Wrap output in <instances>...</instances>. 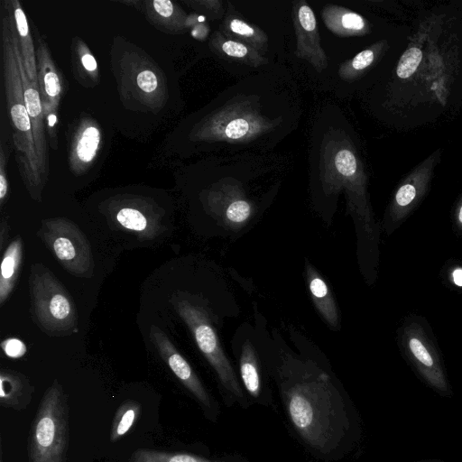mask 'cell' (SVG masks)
Listing matches in <instances>:
<instances>
[{
  "label": "cell",
  "instance_id": "obj_20",
  "mask_svg": "<svg viewBox=\"0 0 462 462\" xmlns=\"http://www.w3.org/2000/svg\"><path fill=\"white\" fill-rule=\"evenodd\" d=\"M422 59V52L417 47L407 49L402 55L397 68L396 75L402 79L410 78L418 69Z\"/></svg>",
  "mask_w": 462,
  "mask_h": 462
},
{
  "label": "cell",
  "instance_id": "obj_28",
  "mask_svg": "<svg viewBox=\"0 0 462 462\" xmlns=\"http://www.w3.org/2000/svg\"><path fill=\"white\" fill-rule=\"evenodd\" d=\"M222 50L226 55L236 58H243L248 52V49L245 45L235 41L225 42L222 44Z\"/></svg>",
  "mask_w": 462,
  "mask_h": 462
},
{
  "label": "cell",
  "instance_id": "obj_19",
  "mask_svg": "<svg viewBox=\"0 0 462 462\" xmlns=\"http://www.w3.org/2000/svg\"><path fill=\"white\" fill-rule=\"evenodd\" d=\"M252 212L250 203L244 199H236L226 206L224 217L229 226L240 227L251 217Z\"/></svg>",
  "mask_w": 462,
  "mask_h": 462
},
{
  "label": "cell",
  "instance_id": "obj_6",
  "mask_svg": "<svg viewBox=\"0 0 462 462\" xmlns=\"http://www.w3.org/2000/svg\"><path fill=\"white\" fill-rule=\"evenodd\" d=\"M38 235L66 271L77 277L92 276L94 258L91 247L75 223L62 217L45 219Z\"/></svg>",
  "mask_w": 462,
  "mask_h": 462
},
{
  "label": "cell",
  "instance_id": "obj_31",
  "mask_svg": "<svg viewBox=\"0 0 462 462\" xmlns=\"http://www.w3.org/2000/svg\"><path fill=\"white\" fill-rule=\"evenodd\" d=\"M230 30L239 35L250 37L254 34V30L244 21L233 19L230 22Z\"/></svg>",
  "mask_w": 462,
  "mask_h": 462
},
{
  "label": "cell",
  "instance_id": "obj_12",
  "mask_svg": "<svg viewBox=\"0 0 462 462\" xmlns=\"http://www.w3.org/2000/svg\"><path fill=\"white\" fill-rule=\"evenodd\" d=\"M239 370L244 387L254 402L262 405L272 403L264 393L257 356L250 342H246L243 346Z\"/></svg>",
  "mask_w": 462,
  "mask_h": 462
},
{
  "label": "cell",
  "instance_id": "obj_2",
  "mask_svg": "<svg viewBox=\"0 0 462 462\" xmlns=\"http://www.w3.org/2000/svg\"><path fill=\"white\" fill-rule=\"evenodd\" d=\"M2 63L6 104L22 175L34 199H40L42 180L31 119L25 106L22 78L14 50L9 14L2 17Z\"/></svg>",
  "mask_w": 462,
  "mask_h": 462
},
{
  "label": "cell",
  "instance_id": "obj_11",
  "mask_svg": "<svg viewBox=\"0 0 462 462\" xmlns=\"http://www.w3.org/2000/svg\"><path fill=\"white\" fill-rule=\"evenodd\" d=\"M101 133L97 124L86 121L78 129L70 151V165L75 172L85 171L100 149Z\"/></svg>",
  "mask_w": 462,
  "mask_h": 462
},
{
  "label": "cell",
  "instance_id": "obj_1",
  "mask_svg": "<svg viewBox=\"0 0 462 462\" xmlns=\"http://www.w3.org/2000/svg\"><path fill=\"white\" fill-rule=\"evenodd\" d=\"M279 389L292 428L310 450L328 457L343 450L356 420L348 401L327 373L307 364H284Z\"/></svg>",
  "mask_w": 462,
  "mask_h": 462
},
{
  "label": "cell",
  "instance_id": "obj_17",
  "mask_svg": "<svg viewBox=\"0 0 462 462\" xmlns=\"http://www.w3.org/2000/svg\"><path fill=\"white\" fill-rule=\"evenodd\" d=\"M141 412L139 402L127 400L116 410L110 431V441L116 442L134 425Z\"/></svg>",
  "mask_w": 462,
  "mask_h": 462
},
{
  "label": "cell",
  "instance_id": "obj_10",
  "mask_svg": "<svg viewBox=\"0 0 462 462\" xmlns=\"http://www.w3.org/2000/svg\"><path fill=\"white\" fill-rule=\"evenodd\" d=\"M38 85L45 116L46 130L51 147L57 148L56 121L57 108L61 95V82L51 57L44 42H41L36 51Z\"/></svg>",
  "mask_w": 462,
  "mask_h": 462
},
{
  "label": "cell",
  "instance_id": "obj_32",
  "mask_svg": "<svg viewBox=\"0 0 462 462\" xmlns=\"http://www.w3.org/2000/svg\"><path fill=\"white\" fill-rule=\"evenodd\" d=\"M152 5L156 13L162 17H169L173 13V4L169 0H155Z\"/></svg>",
  "mask_w": 462,
  "mask_h": 462
},
{
  "label": "cell",
  "instance_id": "obj_27",
  "mask_svg": "<svg viewBox=\"0 0 462 462\" xmlns=\"http://www.w3.org/2000/svg\"><path fill=\"white\" fill-rule=\"evenodd\" d=\"M137 85L144 92L150 93L158 86L157 77L151 70H143L137 76Z\"/></svg>",
  "mask_w": 462,
  "mask_h": 462
},
{
  "label": "cell",
  "instance_id": "obj_36",
  "mask_svg": "<svg viewBox=\"0 0 462 462\" xmlns=\"http://www.w3.org/2000/svg\"><path fill=\"white\" fill-rule=\"evenodd\" d=\"M458 220L459 222L462 224V206L459 209V213H458Z\"/></svg>",
  "mask_w": 462,
  "mask_h": 462
},
{
  "label": "cell",
  "instance_id": "obj_22",
  "mask_svg": "<svg viewBox=\"0 0 462 462\" xmlns=\"http://www.w3.org/2000/svg\"><path fill=\"white\" fill-rule=\"evenodd\" d=\"M409 346L414 357L423 367L431 369L434 367V360L421 341L416 337H411L409 341Z\"/></svg>",
  "mask_w": 462,
  "mask_h": 462
},
{
  "label": "cell",
  "instance_id": "obj_30",
  "mask_svg": "<svg viewBox=\"0 0 462 462\" xmlns=\"http://www.w3.org/2000/svg\"><path fill=\"white\" fill-rule=\"evenodd\" d=\"M5 157L4 148H1V156H0V202L3 205L4 200L8 192V182L5 176Z\"/></svg>",
  "mask_w": 462,
  "mask_h": 462
},
{
  "label": "cell",
  "instance_id": "obj_13",
  "mask_svg": "<svg viewBox=\"0 0 462 462\" xmlns=\"http://www.w3.org/2000/svg\"><path fill=\"white\" fill-rule=\"evenodd\" d=\"M306 274L315 307L330 327L337 328L339 324L337 308L328 284L310 264H306Z\"/></svg>",
  "mask_w": 462,
  "mask_h": 462
},
{
  "label": "cell",
  "instance_id": "obj_3",
  "mask_svg": "<svg viewBox=\"0 0 462 462\" xmlns=\"http://www.w3.org/2000/svg\"><path fill=\"white\" fill-rule=\"evenodd\" d=\"M69 448V405L58 382L44 393L28 440V462H66Z\"/></svg>",
  "mask_w": 462,
  "mask_h": 462
},
{
  "label": "cell",
  "instance_id": "obj_35",
  "mask_svg": "<svg viewBox=\"0 0 462 462\" xmlns=\"http://www.w3.org/2000/svg\"><path fill=\"white\" fill-rule=\"evenodd\" d=\"M419 462H444V461L439 460V459H428V460H423V461H419Z\"/></svg>",
  "mask_w": 462,
  "mask_h": 462
},
{
  "label": "cell",
  "instance_id": "obj_5",
  "mask_svg": "<svg viewBox=\"0 0 462 462\" xmlns=\"http://www.w3.org/2000/svg\"><path fill=\"white\" fill-rule=\"evenodd\" d=\"M175 309L189 327L198 347L215 370L227 395L246 407L243 389L205 310L185 300L176 301Z\"/></svg>",
  "mask_w": 462,
  "mask_h": 462
},
{
  "label": "cell",
  "instance_id": "obj_4",
  "mask_svg": "<svg viewBox=\"0 0 462 462\" xmlns=\"http://www.w3.org/2000/svg\"><path fill=\"white\" fill-rule=\"evenodd\" d=\"M31 295L34 318L47 334L77 332L78 316L72 298L46 267L32 265Z\"/></svg>",
  "mask_w": 462,
  "mask_h": 462
},
{
  "label": "cell",
  "instance_id": "obj_14",
  "mask_svg": "<svg viewBox=\"0 0 462 462\" xmlns=\"http://www.w3.org/2000/svg\"><path fill=\"white\" fill-rule=\"evenodd\" d=\"M10 8L14 19L24 69L31 81L33 83H38L36 52L33 47V42L30 33V28L25 14L18 1L13 0L10 2Z\"/></svg>",
  "mask_w": 462,
  "mask_h": 462
},
{
  "label": "cell",
  "instance_id": "obj_33",
  "mask_svg": "<svg viewBox=\"0 0 462 462\" xmlns=\"http://www.w3.org/2000/svg\"><path fill=\"white\" fill-rule=\"evenodd\" d=\"M81 63L83 67L89 72H94L97 70V61L88 51H86L81 55Z\"/></svg>",
  "mask_w": 462,
  "mask_h": 462
},
{
  "label": "cell",
  "instance_id": "obj_23",
  "mask_svg": "<svg viewBox=\"0 0 462 462\" xmlns=\"http://www.w3.org/2000/svg\"><path fill=\"white\" fill-rule=\"evenodd\" d=\"M339 26L348 32H360L364 30L365 23L364 18L353 12H345L338 18Z\"/></svg>",
  "mask_w": 462,
  "mask_h": 462
},
{
  "label": "cell",
  "instance_id": "obj_8",
  "mask_svg": "<svg viewBox=\"0 0 462 462\" xmlns=\"http://www.w3.org/2000/svg\"><path fill=\"white\" fill-rule=\"evenodd\" d=\"M150 338L162 360L167 364L179 381L198 400L205 410L214 415L216 412V403L211 399V396L190 365L176 349L166 334L156 326L152 325Z\"/></svg>",
  "mask_w": 462,
  "mask_h": 462
},
{
  "label": "cell",
  "instance_id": "obj_7",
  "mask_svg": "<svg viewBox=\"0 0 462 462\" xmlns=\"http://www.w3.org/2000/svg\"><path fill=\"white\" fill-rule=\"evenodd\" d=\"M12 32L13 45L16 56L23 89L25 106L31 119L39 170L43 182L48 175V156L46 143V124L41 99L39 85L31 81L23 65L13 13L7 9Z\"/></svg>",
  "mask_w": 462,
  "mask_h": 462
},
{
  "label": "cell",
  "instance_id": "obj_16",
  "mask_svg": "<svg viewBox=\"0 0 462 462\" xmlns=\"http://www.w3.org/2000/svg\"><path fill=\"white\" fill-rule=\"evenodd\" d=\"M22 258L23 241L17 237L7 246L3 255L0 275V304L7 300L14 287Z\"/></svg>",
  "mask_w": 462,
  "mask_h": 462
},
{
  "label": "cell",
  "instance_id": "obj_9",
  "mask_svg": "<svg viewBox=\"0 0 462 462\" xmlns=\"http://www.w3.org/2000/svg\"><path fill=\"white\" fill-rule=\"evenodd\" d=\"M107 217L111 226L133 233L143 240L154 239L163 230L162 215L158 211L134 201L111 206Z\"/></svg>",
  "mask_w": 462,
  "mask_h": 462
},
{
  "label": "cell",
  "instance_id": "obj_24",
  "mask_svg": "<svg viewBox=\"0 0 462 462\" xmlns=\"http://www.w3.org/2000/svg\"><path fill=\"white\" fill-rule=\"evenodd\" d=\"M251 129L247 120L236 118L230 121L225 127L224 133L226 137L231 139H239L245 136Z\"/></svg>",
  "mask_w": 462,
  "mask_h": 462
},
{
  "label": "cell",
  "instance_id": "obj_34",
  "mask_svg": "<svg viewBox=\"0 0 462 462\" xmlns=\"http://www.w3.org/2000/svg\"><path fill=\"white\" fill-rule=\"evenodd\" d=\"M453 281L457 286H462V269H457L453 272Z\"/></svg>",
  "mask_w": 462,
  "mask_h": 462
},
{
  "label": "cell",
  "instance_id": "obj_15",
  "mask_svg": "<svg viewBox=\"0 0 462 462\" xmlns=\"http://www.w3.org/2000/svg\"><path fill=\"white\" fill-rule=\"evenodd\" d=\"M32 389L23 377L9 370L0 374V403L6 408L22 410L31 399Z\"/></svg>",
  "mask_w": 462,
  "mask_h": 462
},
{
  "label": "cell",
  "instance_id": "obj_21",
  "mask_svg": "<svg viewBox=\"0 0 462 462\" xmlns=\"http://www.w3.org/2000/svg\"><path fill=\"white\" fill-rule=\"evenodd\" d=\"M335 164L337 171L344 177H352L356 171V159L349 150H340L336 154Z\"/></svg>",
  "mask_w": 462,
  "mask_h": 462
},
{
  "label": "cell",
  "instance_id": "obj_29",
  "mask_svg": "<svg viewBox=\"0 0 462 462\" xmlns=\"http://www.w3.org/2000/svg\"><path fill=\"white\" fill-rule=\"evenodd\" d=\"M374 54L372 50H365L359 52L351 61V67L356 70H362L373 62Z\"/></svg>",
  "mask_w": 462,
  "mask_h": 462
},
{
  "label": "cell",
  "instance_id": "obj_25",
  "mask_svg": "<svg viewBox=\"0 0 462 462\" xmlns=\"http://www.w3.org/2000/svg\"><path fill=\"white\" fill-rule=\"evenodd\" d=\"M1 346L5 354L11 358H19L26 353V346L23 341L15 337L4 340Z\"/></svg>",
  "mask_w": 462,
  "mask_h": 462
},
{
  "label": "cell",
  "instance_id": "obj_26",
  "mask_svg": "<svg viewBox=\"0 0 462 462\" xmlns=\"http://www.w3.org/2000/svg\"><path fill=\"white\" fill-rule=\"evenodd\" d=\"M417 194V189L415 186L411 183L403 184L397 190L395 195V202L400 207H405L411 204L415 199Z\"/></svg>",
  "mask_w": 462,
  "mask_h": 462
},
{
  "label": "cell",
  "instance_id": "obj_18",
  "mask_svg": "<svg viewBox=\"0 0 462 462\" xmlns=\"http://www.w3.org/2000/svg\"><path fill=\"white\" fill-rule=\"evenodd\" d=\"M129 462H218L188 453H171L140 448L135 450Z\"/></svg>",
  "mask_w": 462,
  "mask_h": 462
}]
</instances>
